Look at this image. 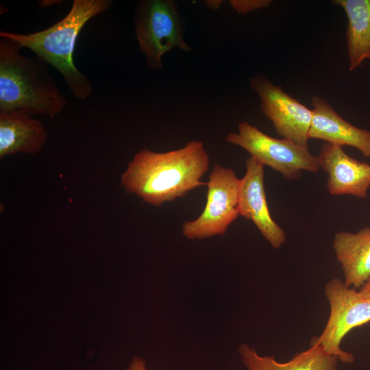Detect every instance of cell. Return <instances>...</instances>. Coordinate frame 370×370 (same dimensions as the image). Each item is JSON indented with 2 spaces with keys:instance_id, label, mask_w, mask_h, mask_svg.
<instances>
[{
  "instance_id": "cell-19",
  "label": "cell",
  "mask_w": 370,
  "mask_h": 370,
  "mask_svg": "<svg viewBox=\"0 0 370 370\" xmlns=\"http://www.w3.org/2000/svg\"><path fill=\"white\" fill-rule=\"evenodd\" d=\"M223 1L221 0H207L206 1V3L207 6L212 10H217L219 9L220 5L222 3Z\"/></svg>"
},
{
  "instance_id": "cell-17",
  "label": "cell",
  "mask_w": 370,
  "mask_h": 370,
  "mask_svg": "<svg viewBox=\"0 0 370 370\" xmlns=\"http://www.w3.org/2000/svg\"><path fill=\"white\" fill-rule=\"evenodd\" d=\"M126 370H147L146 362L142 358L135 356Z\"/></svg>"
},
{
  "instance_id": "cell-2",
  "label": "cell",
  "mask_w": 370,
  "mask_h": 370,
  "mask_svg": "<svg viewBox=\"0 0 370 370\" xmlns=\"http://www.w3.org/2000/svg\"><path fill=\"white\" fill-rule=\"evenodd\" d=\"M112 5L111 0H74L67 14L48 28L29 34L1 31L0 37L16 42L21 49L34 51L60 73L73 96L84 100L90 96L92 85L75 65L76 40L86 24Z\"/></svg>"
},
{
  "instance_id": "cell-5",
  "label": "cell",
  "mask_w": 370,
  "mask_h": 370,
  "mask_svg": "<svg viewBox=\"0 0 370 370\" xmlns=\"http://www.w3.org/2000/svg\"><path fill=\"white\" fill-rule=\"evenodd\" d=\"M225 140L242 147L256 162L270 166L288 180L297 178L304 171L314 173L321 169L318 156L308 147L285 138H273L247 121L239 123L238 132L229 133Z\"/></svg>"
},
{
  "instance_id": "cell-9",
  "label": "cell",
  "mask_w": 370,
  "mask_h": 370,
  "mask_svg": "<svg viewBox=\"0 0 370 370\" xmlns=\"http://www.w3.org/2000/svg\"><path fill=\"white\" fill-rule=\"evenodd\" d=\"M245 165V174L239 182V215L251 220L270 245L278 249L285 243L286 234L269 212L264 185V166L251 157L246 159Z\"/></svg>"
},
{
  "instance_id": "cell-12",
  "label": "cell",
  "mask_w": 370,
  "mask_h": 370,
  "mask_svg": "<svg viewBox=\"0 0 370 370\" xmlns=\"http://www.w3.org/2000/svg\"><path fill=\"white\" fill-rule=\"evenodd\" d=\"M22 110L0 112V158L18 153L35 155L47 141L42 123Z\"/></svg>"
},
{
  "instance_id": "cell-3",
  "label": "cell",
  "mask_w": 370,
  "mask_h": 370,
  "mask_svg": "<svg viewBox=\"0 0 370 370\" xmlns=\"http://www.w3.org/2000/svg\"><path fill=\"white\" fill-rule=\"evenodd\" d=\"M14 41L0 40V112L22 110L54 119L67 100L38 57L21 53Z\"/></svg>"
},
{
  "instance_id": "cell-10",
  "label": "cell",
  "mask_w": 370,
  "mask_h": 370,
  "mask_svg": "<svg viewBox=\"0 0 370 370\" xmlns=\"http://www.w3.org/2000/svg\"><path fill=\"white\" fill-rule=\"evenodd\" d=\"M320 168L328 175L327 188L332 195L364 198L370 187V164L361 162L341 147L326 143L318 156Z\"/></svg>"
},
{
  "instance_id": "cell-4",
  "label": "cell",
  "mask_w": 370,
  "mask_h": 370,
  "mask_svg": "<svg viewBox=\"0 0 370 370\" xmlns=\"http://www.w3.org/2000/svg\"><path fill=\"white\" fill-rule=\"evenodd\" d=\"M134 34L151 69L163 66L162 58L174 48L190 51L184 38V23L173 0H142L136 4Z\"/></svg>"
},
{
  "instance_id": "cell-18",
  "label": "cell",
  "mask_w": 370,
  "mask_h": 370,
  "mask_svg": "<svg viewBox=\"0 0 370 370\" xmlns=\"http://www.w3.org/2000/svg\"><path fill=\"white\" fill-rule=\"evenodd\" d=\"M359 293L363 298L370 300V279L360 288Z\"/></svg>"
},
{
  "instance_id": "cell-15",
  "label": "cell",
  "mask_w": 370,
  "mask_h": 370,
  "mask_svg": "<svg viewBox=\"0 0 370 370\" xmlns=\"http://www.w3.org/2000/svg\"><path fill=\"white\" fill-rule=\"evenodd\" d=\"M347 17L346 31L349 70L370 59V0H336Z\"/></svg>"
},
{
  "instance_id": "cell-11",
  "label": "cell",
  "mask_w": 370,
  "mask_h": 370,
  "mask_svg": "<svg viewBox=\"0 0 370 370\" xmlns=\"http://www.w3.org/2000/svg\"><path fill=\"white\" fill-rule=\"evenodd\" d=\"M312 119L309 139L316 138L339 147L350 146L370 157V131L343 119L323 97L312 98Z\"/></svg>"
},
{
  "instance_id": "cell-13",
  "label": "cell",
  "mask_w": 370,
  "mask_h": 370,
  "mask_svg": "<svg viewBox=\"0 0 370 370\" xmlns=\"http://www.w3.org/2000/svg\"><path fill=\"white\" fill-rule=\"evenodd\" d=\"M333 249L343 271L345 284L362 287L370 279V227L357 233H337Z\"/></svg>"
},
{
  "instance_id": "cell-7",
  "label": "cell",
  "mask_w": 370,
  "mask_h": 370,
  "mask_svg": "<svg viewBox=\"0 0 370 370\" xmlns=\"http://www.w3.org/2000/svg\"><path fill=\"white\" fill-rule=\"evenodd\" d=\"M208 179L207 199L203 212L196 219L182 224V234L188 239L222 236L240 216V180L234 170L216 164Z\"/></svg>"
},
{
  "instance_id": "cell-14",
  "label": "cell",
  "mask_w": 370,
  "mask_h": 370,
  "mask_svg": "<svg viewBox=\"0 0 370 370\" xmlns=\"http://www.w3.org/2000/svg\"><path fill=\"white\" fill-rule=\"evenodd\" d=\"M238 352L247 370H338V359L316 343L284 362L274 356H260L247 344L240 345Z\"/></svg>"
},
{
  "instance_id": "cell-1",
  "label": "cell",
  "mask_w": 370,
  "mask_h": 370,
  "mask_svg": "<svg viewBox=\"0 0 370 370\" xmlns=\"http://www.w3.org/2000/svg\"><path fill=\"white\" fill-rule=\"evenodd\" d=\"M209 157L201 141L190 140L166 152L140 150L121 176V185L155 206L175 201L204 184Z\"/></svg>"
},
{
  "instance_id": "cell-8",
  "label": "cell",
  "mask_w": 370,
  "mask_h": 370,
  "mask_svg": "<svg viewBox=\"0 0 370 370\" xmlns=\"http://www.w3.org/2000/svg\"><path fill=\"white\" fill-rule=\"evenodd\" d=\"M252 90L260 101L262 114L283 138L308 147L312 111L273 84L264 75L249 79Z\"/></svg>"
},
{
  "instance_id": "cell-16",
  "label": "cell",
  "mask_w": 370,
  "mask_h": 370,
  "mask_svg": "<svg viewBox=\"0 0 370 370\" xmlns=\"http://www.w3.org/2000/svg\"><path fill=\"white\" fill-rule=\"evenodd\" d=\"M231 8L239 14H247L251 12L268 8L273 2L271 0H230Z\"/></svg>"
},
{
  "instance_id": "cell-6",
  "label": "cell",
  "mask_w": 370,
  "mask_h": 370,
  "mask_svg": "<svg viewBox=\"0 0 370 370\" xmlns=\"http://www.w3.org/2000/svg\"><path fill=\"white\" fill-rule=\"evenodd\" d=\"M325 295L330 306V316L322 333L313 338L310 343L321 345L343 363H352L355 360L354 355L343 350L341 343L351 330L370 322V300L338 278L327 283Z\"/></svg>"
}]
</instances>
